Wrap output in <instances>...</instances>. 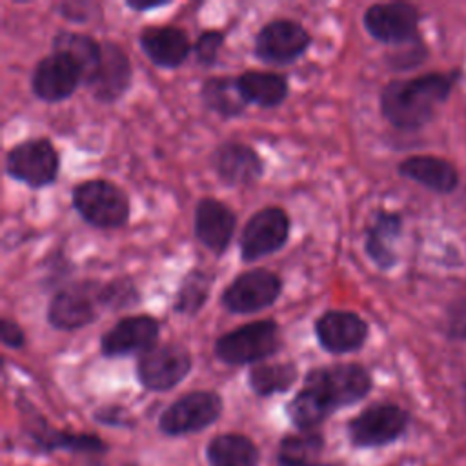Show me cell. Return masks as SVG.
Returning <instances> with one entry per match:
<instances>
[{
	"label": "cell",
	"instance_id": "obj_1",
	"mask_svg": "<svg viewBox=\"0 0 466 466\" xmlns=\"http://www.w3.org/2000/svg\"><path fill=\"white\" fill-rule=\"evenodd\" d=\"M450 89V78L439 73L391 80L380 93V111L391 126L417 129L431 120Z\"/></svg>",
	"mask_w": 466,
	"mask_h": 466
},
{
	"label": "cell",
	"instance_id": "obj_2",
	"mask_svg": "<svg viewBox=\"0 0 466 466\" xmlns=\"http://www.w3.org/2000/svg\"><path fill=\"white\" fill-rule=\"evenodd\" d=\"M280 329L271 319L242 324L215 340V357L229 366L258 364L280 350Z\"/></svg>",
	"mask_w": 466,
	"mask_h": 466
},
{
	"label": "cell",
	"instance_id": "obj_3",
	"mask_svg": "<svg viewBox=\"0 0 466 466\" xmlns=\"http://www.w3.org/2000/svg\"><path fill=\"white\" fill-rule=\"evenodd\" d=\"M73 209L93 228L115 229L129 218V198L126 191L111 180L91 178L73 187Z\"/></svg>",
	"mask_w": 466,
	"mask_h": 466
},
{
	"label": "cell",
	"instance_id": "obj_4",
	"mask_svg": "<svg viewBox=\"0 0 466 466\" xmlns=\"http://www.w3.org/2000/svg\"><path fill=\"white\" fill-rule=\"evenodd\" d=\"M304 386L313 390L329 411H335L364 399L371 390V377L360 364L340 362L309 370Z\"/></svg>",
	"mask_w": 466,
	"mask_h": 466
},
{
	"label": "cell",
	"instance_id": "obj_5",
	"mask_svg": "<svg viewBox=\"0 0 466 466\" xmlns=\"http://www.w3.org/2000/svg\"><path fill=\"white\" fill-rule=\"evenodd\" d=\"M60 171V157L53 142L46 137L27 138L13 146L5 155V173L13 180L42 189L51 186Z\"/></svg>",
	"mask_w": 466,
	"mask_h": 466
},
{
	"label": "cell",
	"instance_id": "obj_6",
	"mask_svg": "<svg viewBox=\"0 0 466 466\" xmlns=\"http://www.w3.org/2000/svg\"><path fill=\"white\" fill-rule=\"evenodd\" d=\"M102 282L78 280L55 291L47 306V322L58 331H75L93 324L102 308Z\"/></svg>",
	"mask_w": 466,
	"mask_h": 466
},
{
	"label": "cell",
	"instance_id": "obj_7",
	"mask_svg": "<svg viewBox=\"0 0 466 466\" xmlns=\"http://www.w3.org/2000/svg\"><path fill=\"white\" fill-rule=\"evenodd\" d=\"M282 279L268 268H251L237 275L222 291L220 302L229 313H257L279 300Z\"/></svg>",
	"mask_w": 466,
	"mask_h": 466
},
{
	"label": "cell",
	"instance_id": "obj_8",
	"mask_svg": "<svg viewBox=\"0 0 466 466\" xmlns=\"http://www.w3.org/2000/svg\"><path fill=\"white\" fill-rule=\"evenodd\" d=\"M289 215L279 206H266L255 211L238 238L242 262H255L282 249L289 238Z\"/></svg>",
	"mask_w": 466,
	"mask_h": 466
},
{
	"label": "cell",
	"instance_id": "obj_9",
	"mask_svg": "<svg viewBox=\"0 0 466 466\" xmlns=\"http://www.w3.org/2000/svg\"><path fill=\"white\" fill-rule=\"evenodd\" d=\"M191 353L175 342H162L142 353L137 360L138 382L151 391H167L191 371Z\"/></svg>",
	"mask_w": 466,
	"mask_h": 466
},
{
	"label": "cell",
	"instance_id": "obj_10",
	"mask_svg": "<svg viewBox=\"0 0 466 466\" xmlns=\"http://www.w3.org/2000/svg\"><path fill=\"white\" fill-rule=\"evenodd\" d=\"M309 44L311 35L300 22L275 18L258 29L253 51L260 62L286 66L302 56Z\"/></svg>",
	"mask_w": 466,
	"mask_h": 466
},
{
	"label": "cell",
	"instance_id": "obj_11",
	"mask_svg": "<svg viewBox=\"0 0 466 466\" xmlns=\"http://www.w3.org/2000/svg\"><path fill=\"white\" fill-rule=\"evenodd\" d=\"M222 413V399L215 391H191L169 404L160 419L158 428L167 435L195 433L211 426Z\"/></svg>",
	"mask_w": 466,
	"mask_h": 466
},
{
	"label": "cell",
	"instance_id": "obj_12",
	"mask_svg": "<svg viewBox=\"0 0 466 466\" xmlns=\"http://www.w3.org/2000/svg\"><path fill=\"white\" fill-rule=\"evenodd\" d=\"M80 84H84V71L64 51H53L40 58L31 73L33 95L49 104L69 98Z\"/></svg>",
	"mask_w": 466,
	"mask_h": 466
},
{
	"label": "cell",
	"instance_id": "obj_13",
	"mask_svg": "<svg viewBox=\"0 0 466 466\" xmlns=\"http://www.w3.org/2000/svg\"><path fill=\"white\" fill-rule=\"evenodd\" d=\"M364 29L379 42L391 46L411 44L417 36L419 11L406 2L373 4L362 15Z\"/></svg>",
	"mask_w": 466,
	"mask_h": 466
},
{
	"label": "cell",
	"instance_id": "obj_14",
	"mask_svg": "<svg viewBox=\"0 0 466 466\" xmlns=\"http://www.w3.org/2000/svg\"><path fill=\"white\" fill-rule=\"evenodd\" d=\"M160 335V322L146 313L127 315L116 320L100 337V353L104 357H127L146 353L157 346Z\"/></svg>",
	"mask_w": 466,
	"mask_h": 466
},
{
	"label": "cell",
	"instance_id": "obj_15",
	"mask_svg": "<svg viewBox=\"0 0 466 466\" xmlns=\"http://www.w3.org/2000/svg\"><path fill=\"white\" fill-rule=\"evenodd\" d=\"M319 346L333 355L357 351L368 339V322L355 311L328 309L313 324Z\"/></svg>",
	"mask_w": 466,
	"mask_h": 466
},
{
	"label": "cell",
	"instance_id": "obj_16",
	"mask_svg": "<svg viewBox=\"0 0 466 466\" xmlns=\"http://www.w3.org/2000/svg\"><path fill=\"white\" fill-rule=\"evenodd\" d=\"M406 413L395 404H377L360 411L348 424L355 446H382L395 441L406 428Z\"/></svg>",
	"mask_w": 466,
	"mask_h": 466
},
{
	"label": "cell",
	"instance_id": "obj_17",
	"mask_svg": "<svg viewBox=\"0 0 466 466\" xmlns=\"http://www.w3.org/2000/svg\"><path fill=\"white\" fill-rule=\"evenodd\" d=\"M215 175L231 187H246L264 175L260 155L242 142H222L209 157Z\"/></svg>",
	"mask_w": 466,
	"mask_h": 466
},
{
	"label": "cell",
	"instance_id": "obj_18",
	"mask_svg": "<svg viewBox=\"0 0 466 466\" xmlns=\"http://www.w3.org/2000/svg\"><path fill=\"white\" fill-rule=\"evenodd\" d=\"M235 228L237 215L224 202L213 197H204L197 202L193 229L195 237L208 251L217 257L226 253L233 240Z\"/></svg>",
	"mask_w": 466,
	"mask_h": 466
},
{
	"label": "cell",
	"instance_id": "obj_19",
	"mask_svg": "<svg viewBox=\"0 0 466 466\" xmlns=\"http://www.w3.org/2000/svg\"><path fill=\"white\" fill-rule=\"evenodd\" d=\"M133 69L126 51L115 42H102L100 64L86 84L91 95L102 104L116 102L131 86Z\"/></svg>",
	"mask_w": 466,
	"mask_h": 466
},
{
	"label": "cell",
	"instance_id": "obj_20",
	"mask_svg": "<svg viewBox=\"0 0 466 466\" xmlns=\"http://www.w3.org/2000/svg\"><path fill=\"white\" fill-rule=\"evenodd\" d=\"M138 44L149 62L164 69L182 66L193 49L187 35L175 25H147L140 31Z\"/></svg>",
	"mask_w": 466,
	"mask_h": 466
},
{
	"label": "cell",
	"instance_id": "obj_21",
	"mask_svg": "<svg viewBox=\"0 0 466 466\" xmlns=\"http://www.w3.org/2000/svg\"><path fill=\"white\" fill-rule=\"evenodd\" d=\"M399 173L437 193H450L459 182L457 169L448 160L430 155L404 158L399 164Z\"/></svg>",
	"mask_w": 466,
	"mask_h": 466
},
{
	"label": "cell",
	"instance_id": "obj_22",
	"mask_svg": "<svg viewBox=\"0 0 466 466\" xmlns=\"http://www.w3.org/2000/svg\"><path fill=\"white\" fill-rule=\"evenodd\" d=\"M400 228H402L400 217L397 213L384 211V209L377 211L371 224L366 228L364 251L380 269H388L397 262L393 242L395 238H399Z\"/></svg>",
	"mask_w": 466,
	"mask_h": 466
},
{
	"label": "cell",
	"instance_id": "obj_23",
	"mask_svg": "<svg viewBox=\"0 0 466 466\" xmlns=\"http://www.w3.org/2000/svg\"><path fill=\"white\" fill-rule=\"evenodd\" d=\"M237 84L244 100L258 107H277L289 93L288 78L271 71H244L237 76Z\"/></svg>",
	"mask_w": 466,
	"mask_h": 466
},
{
	"label": "cell",
	"instance_id": "obj_24",
	"mask_svg": "<svg viewBox=\"0 0 466 466\" xmlns=\"http://www.w3.org/2000/svg\"><path fill=\"white\" fill-rule=\"evenodd\" d=\"M200 96L208 109L224 118L240 116L248 106L233 76H209L202 82Z\"/></svg>",
	"mask_w": 466,
	"mask_h": 466
},
{
	"label": "cell",
	"instance_id": "obj_25",
	"mask_svg": "<svg viewBox=\"0 0 466 466\" xmlns=\"http://www.w3.org/2000/svg\"><path fill=\"white\" fill-rule=\"evenodd\" d=\"M208 461L211 466H257L258 450L244 435L224 433L208 444Z\"/></svg>",
	"mask_w": 466,
	"mask_h": 466
},
{
	"label": "cell",
	"instance_id": "obj_26",
	"mask_svg": "<svg viewBox=\"0 0 466 466\" xmlns=\"http://www.w3.org/2000/svg\"><path fill=\"white\" fill-rule=\"evenodd\" d=\"M53 51H64L73 56L84 71V84H87L100 64L102 44L86 33L64 29L53 36Z\"/></svg>",
	"mask_w": 466,
	"mask_h": 466
},
{
	"label": "cell",
	"instance_id": "obj_27",
	"mask_svg": "<svg viewBox=\"0 0 466 466\" xmlns=\"http://www.w3.org/2000/svg\"><path fill=\"white\" fill-rule=\"evenodd\" d=\"M299 377V370L295 362H277L253 364L248 375L249 388L262 397H269L273 393L288 391Z\"/></svg>",
	"mask_w": 466,
	"mask_h": 466
},
{
	"label": "cell",
	"instance_id": "obj_28",
	"mask_svg": "<svg viewBox=\"0 0 466 466\" xmlns=\"http://www.w3.org/2000/svg\"><path fill=\"white\" fill-rule=\"evenodd\" d=\"M213 273L206 269H191L180 282L175 300L173 311L178 315H197L209 299V289L213 284Z\"/></svg>",
	"mask_w": 466,
	"mask_h": 466
},
{
	"label": "cell",
	"instance_id": "obj_29",
	"mask_svg": "<svg viewBox=\"0 0 466 466\" xmlns=\"http://www.w3.org/2000/svg\"><path fill=\"white\" fill-rule=\"evenodd\" d=\"M322 437L317 433H300L286 437L279 450L280 466H319Z\"/></svg>",
	"mask_w": 466,
	"mask_h": 466
},
{
	"label": "cell",
	"instance_id": "obj_30",
	"mask_svg": "<svg viewBox=\"0 0 466 466\" xmlns=\"http://www.w3.org/2000/svg\"><path fill=\"white\" fill-rule=\"evenodd\" d=\"M329 408L322 402V399L309 388L302 386V390L293 397L288 404V415L291 422L300 430H311L328 419Z\"/></svg>",
	"mask_w": 466,
	"mask_h": 466
},
{
	"label": "cell",
	"instance_id": "obj_31",
	"mask_svg": "<svg viewBox=\"0 0 466 466\" xmlns=\"http://www.w3.org/2000/svg\"><path fill=\"white\" fill-rule=\"evenodd\" d=\"M138 300H140V295L131 279H126V277L113 279L102 284L100 288L102 308L106 306L109 309H124V308L135 306Z\"/></svg>",
	"mask_w": 466,
	"mask_h": 466
},
{
	"label": "cell",
	"instance_id": "obj_32",
	"mask_svg": "<svg viewBox=\"0 0 466 466\" xmlns=\"http://www.w3.org/2000/svg\"><path fill=\"white\" fill-rule=\"evenodd\" d=\"M224 46V33L218 29H209L198 35V38L193 44L195 58L200 66L211 67L218 60V53Z\"/></svg>",
	"mask_w": 466,
	"mask_h": 466
},
{
	"label": "cell",
	"instance_id": "obj_33",
	"mask_svg": "<svg viewBox=\"0 0 466 466\" xmlns=\"http://www.w3.org/2000/svg\"><path fill=\"white\" fill-rule=\"evenodd\" d=\"M53 448H67L75 451H104L106 444L95 435H69V433H51L46 442Z\"/></svg>",
	"mask_w": 466,
	"mask_h": 466
},
{
	"label": "cell",
	"instance_id": "obj_34",
	"mask_svg": "<svg viewBox=\"0 0 466 466\" xmlns=\"http://www.w3.org/2000/svg\"><path fill=\"white\" fill-rule=\"evenodd\" d=\"M0 340L11 350H20L25 344V333L15 320L4 317L0 319Z\"/></svg>",
	"mask_w": 466,
	"mask_h": 466
},
{
	"label": "cell",
	"instance_id": "obj_35",
	"mask_svg": "<svg viewBox=\"0 0 466 466\" xmlns=\"http://www.w3.org/2000/svg\"><path fill=\"white\" fill-rule=\"evenodd\" d=\"M171 2H135V0H127L126 5L138 11V13H144V11H149V9H158V7H164V5H169Z\"/></svg>",
	"mask_w": 466,
	"mask_h": 466
}]
</instances>
